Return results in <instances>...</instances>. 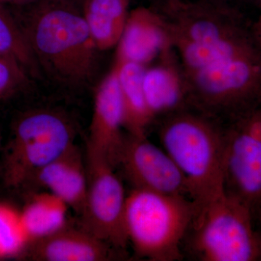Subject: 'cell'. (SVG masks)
I'll return each instance as SVG.
<instances>
[{"label":"cell","mask_w":261,"mask_h":261,"mask_svg":"<svg viewBox=\"0 0 261 261\" xmlns=\"http://www.w3.org/2000/svg\"><path fill=\"white\" fill-rule=\"evenodd\" d=\"M172 49L192 109L224 124L261 104V50L240 24L189 17Z\"/></svg>","instance_id":"1"},{"label":"cell","mask_w":261,"mask_h":261,"mask_svg":"<svg viewBox=\"0 0 261 261\" xmlns=\"http://www.w3.org/2000/svg\"><path fill=\"white\" fill-rule=\"evenodd\" d=\"M159 137L197 209L224 193V125L188 108L161 119Z\"/></svg>","instance_id":"2"},{"label":"cell","mask_w":261,"mask_h":261,"mask_svg":"<svg viewBox=\"0 0 261 261\" xmlns=\"http://www.w3.org/2000/svg\"><path fill=\"white\" fill-rule=\"evenodd\" d=\"M24 33L38 66L54 80L81 86L92 78L98 49L84 16L66 8H48L32 18Z\"/></svg>","instance_id":"3"},{"label":"cell","mask_w":261,"mask_h":261,"mask_svg":"<svg viewBox=\"0 0 261 261\" xmlns=\"http://www.w3.org/2000/svg\"><path fill=\"white\" fill-rule=\"evenodd\" d=\"M197 212L187 197L132 189L127 195L125 228L136 255L151 261L184 258V240Z\"/></svg>","instance_id":"4"},{"label":"cell","mask_w":261,"mask_h":261,"mask_svg":"<svg viewBox=\"0 0 261 261\" xmlns=\"http://www.w3.org/2000/svg\"><path fill=\"white\" fill-rule=\"evenodd\" d=\"M182 250L201 261L259 260L253 214L224 192L197 209Z\"/></svg>","instance_id":"5"},{"label":"cell","mask_w":261,"mask_h":261,"mask_svg":"<svg viewBox=\"0 0 261 261\" xmlns=\"http://www.w3.org/2000/svg\"><path fill=\"white\" fill-rule=\"evenodd\" d=\"M75 129L61 113L38 110L17 123L8 158L7 178L10 185L31 181L43 167L75 144Z\"/></svg>","instance_id":"6"},{"label":"cell","mask_w":261,"mask_h":261,"mask_svg":"<svg viewBox=\"0 0 261 261\" xmlns=\"http://www.w3.org/2000/svg\"><path fill=\"white\" fill-rule=\"evenodd\" d=\"M224 192L261 211V105L224 126Z\"/></svg>","instance_id":"7"},{"label":"cell","mask_w":261,"mask_h":261,"mask_svg":"<svg viewBox=\"0 0 261 261\" xmlns=\"http://www.w3.org/2000/svg\"><path fill=\"white\" fill-rule=\"evenodd\" d=\"M87 192L81 226L120 250L128 245L125 228L127 195L121 179L106 159L86 149Z\"/></svg>","instance_id":"8"},{"label":"cell","mask_w":261,"mask_h":261,"mask_svg":"<svg viewBox=\"0 0 261 261\" xmlns=\"http://www.w3.org/2000/svg\"><path fill=\"white\" fill-rule=\"evenodd\" d=\"M118 167L132 189L190 198L186 180L176 163L146 135L124 134L117 159Z\"/></svg>","instance_id":"9"},{"label":"cell","mask_w":261,"mask_h":261,"mask_svg":"<svg viewBox=\"0 0 261 261\" xmlns=\"http://www.w3.org/2000/svg\"><path fill=\"white\" fill-rule=\"evenodd\" d=\"M124 109L116 68L98 86L89 127L87 150L100 156L116 168L124 133Z\"/></svg>","instance_id":"10"},{"label":"cell","mask_w":261,"mask_h":261,"mask_svg":"<svg viewBox=\"0 0 261 261\" xmlns=\"http://www.w3.org/2000/svg\"><path fill=\"white\" fill-rule=\"evenodd\" d=\"M120 252L82 226L74 228L67 224L33 242L25 255L37 261H106L120 258Z\"/></svg>","instance_id":"11"},{"label":"cell","mask_w":261,"mask_h":261,"mask_svg":"<svg viewBox=\"0 0 261 261\" xmlns=\"http://www.w3.org/2000/svg\"><path fill=\"white\" fill-rule=\"evenodd\" d=\"M117 46L116 61L145 66L173 51L169 23L148 12L139 10L127 18Z\"/></svg>","instance_id":"12"},{"label":"cell","mask_w":261,"mask_h":261,"mask_svg":"<svg viewBox=\"0 0 261 261\" xmlns=\"http://www.w3.org/2000/svg\"><path fill=\"white\" fill-rule=\"evenodd\" d=\"M31 181L58 196L80 216L87 192L85 154L74 144L39 170Z\"/></svg>","instance_id":"13"},{"label":"cell","mask_w":261,"mask_h":261,"mask_svg":"<svg viewBox=\"0 0 261 261\" xmlns=\"http://www.w3.org/2000/svg\"><path fill=\"white\" fill-rule=\"evenodd\" d=\"M146 67L143 89L152 121L190 108L186 82L173 51Z\"/></svg>","instance_id":"14"},{"label":"cell","mask_w":261,"mask_h":261,"mask_svg":"<svg viewBox=\"0 0 261 261\" xmlns=\"http://www.w3.org/2000/svg\"><path fill=\"white\" fill-rule=\"evenodd\" d=\"M123 99L124 129L132 135H146L152 122L143 89L145 65L116 61L114 65Z\"/></svg>","instance_id":"15"},{"label":"cell","mask_w":261,"mask_h":261,"mask_svg":"<svg viewBox=\"0 0 261 261\" xmlns=\"http://www.w3.org/2000/svg\"><path fill=\"white\" fill-rule=\"evenodd\" d=\"M68 208L61 198L51 192L34 194L20 213L31 243L66 226Z\"/></svg>","instance_id":"16"},{"label":"cell","mask_w":261,"mask_h":261,"mask_svg":"<svg viewBox=\"0 0 261 261\" xmlns=\"http://www.w3.org/2000/svg\"><path fill=\"white\" fill-rule=\"evenodd\" d=\"M84 17L98 50L118 45L128 18L124 0H90Z\"/></svg>","instance_id":"17"},{"label":"cell","mask_w":261,"mask_h":261,"mask_svg":"<svg viewBox=\"0 0 261 261\" xmlns=\"http://www.w3.org/2000/svg\"><path fill=\"white\" fill-rule=\"evenodd\" d=\"M0 55L21 65L28 73H36L39 66L23 29L12 18L0 1Z\"/></svg>","instance_id":"18"},{"label":"cell","mask_w":261,"mask_h":261,"mask_svg":"<svg viewBox=\"0 0 261 261\" xmlns=\"http://www.w3.org/2000/svg\"><path fill=\"white\" fill-rule=\"evenodd\" d=\"M30 245L20 213L0 204V258L25 255Z\"/></svg>","instance_id":"19"},{"label":"cell","mask_w":261,"mask_h":261,"mask_svg":"<svg viewBox=\"0 0 261 261\" xmlns=\"http://www.w3.org/2000/svg\"><path fill=\"white\" fill-rule=\"evenodd\" d=\"M28 74L17 62L0 55V99L21 88L27 82Z\"/></svg>","instance_id":"20"},{"label":"cell","mask_w":261,"mask_h":261,"mask_svg":"<svg viewBox=\"0 0 261 261\" xmlns=\"http://www.w3.org/2000/svg\"><path fill=\"white\" fill-rule=\"evenodd\" d=\"M255 226L257 240H258L259 251H260L259 260H261V215H258L255 218Z\"/></svg>","instance_id":"21"},{"label":"cell","mask_w":261,"mask_h":261,"mask_svg":"<svg viewBox=\"0 0 261 261\" xmlns=\"http://www.w3.org/2000/svg\"><path fill=\"white\" fill-rule=\"evenodd\" d=\"M253 39L257 47L261 50V19L255 27V36H254Z\"/></svg>","instance_id":"22"},{"label":"cell","mask_w":261,"mask_h":261,"mask_svg":"<svg viewBox=\"0 0 261 261\" xmlns=\"http://www.w3.org/2000/svg\"><path fill=\"white\" fill-rule=\"evenodd\" d=\"M258 215H261V211H260V212H259V213H258V214H257L256 215V216H258Z\"/></svg>","instance_id":"23"}]
</instances>
